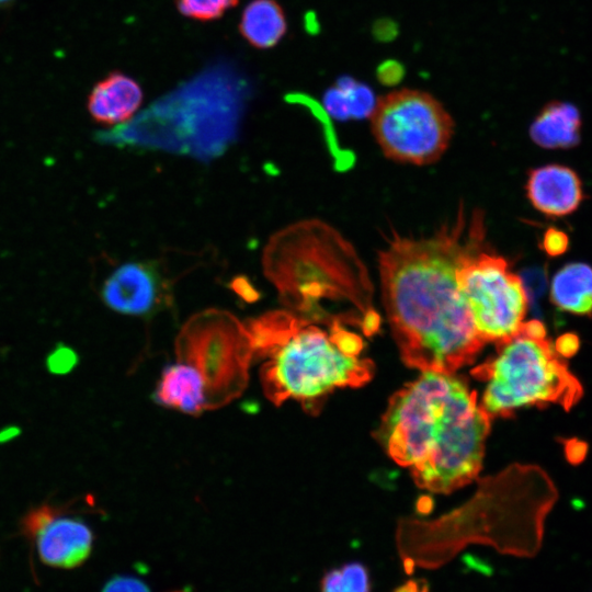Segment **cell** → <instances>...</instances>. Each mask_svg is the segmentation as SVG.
Returning <instances> with one entry per match:
<instances>
[{
  "mask_svg": "<svg viewBox=\"0 0 592 592\" xmlns=\"http://www.w3.org/2000/svg\"><path fill=\"white\" fill-rule=\"evenodd\" d=\"M482 210L460 205L430 236L394 232L378 252L382 299L406 365L454 373L485 345L457 286V270L487 247Z\"/></svg>",
  "mask_w": 592,
  "mask_h": 592,
  "instance_id": "6da1fadb",
  "label": "cell"
},
{
  "mask_svg": "<svg viewBox=\"0 0 592 592\" xmlns=\"http://www.w3.org/2000/svg\"><path fill=\"white\" fill-rule=\"evenodd\" d=\"M490 423L463 378L426 371L390 397L378 440L420 488L449 493L477 478Z\"/></svg>",
  "mask_w": 592,
  "mask_h": 592,
  "instance_id": "7a4b0ae2",
  "label": "cell"
},
{
  "mask_svg": "<svg viewBox=\"0 0 592 592\" xmlns=\"http://www.w3.org/2000/svg\"><path fill=\"white\" fill-rule=\"evenodd\" d=\"M262 264L291 311L320 323L343 320L331 311L333 306L365 334L362 321L342 306L364 321L368 335L379 328L367 270L353 246L328 224L308 219L278 230L263 250Z\"/></svg>",
  "mask_w": 592,
  "mask_h": 592,
  "instance_id": "3957f363",
  "label": "cell"
},
{
  "mask_svg": "<svg viewBox=\"0 0 592 592\" xmlns=\"http://www.w3.org/2000/svg\"><path fill=\"white\" fill-rule=\"evenodd\" d=\"M244 328L252 351L265 358L261 382L273 403L293 399L316 411L337 388L363 386L374 375L362 335L343 320L327 325L274 310Z\"/></svg>",
  "mask_w": 592,
  "mask_h": 592,
  "instance_id": "277c9868",
  "label": "cell"
},
{
  "mask_svg": "<svg viewBox=\"0 0 592 592\" xmlns=\"http://www.w3.org/2000/svg\"><path fill=\"white\" fill-rule=\"evenodd\" d=\"M244 96V87L234 78L203 75L98 138L209 161L237 138Z\"/></svg>",
  "mask_w": 592,
  "mask_h": 592,
  "instance_id": "5b68a950",
  "label": "cell"
},
{
  "mask_svg": "<svg viewBox=\"0 0 592 592\" xmlns=\"http://www.w3.org/2000/svg\"><path fill=\"white\" fill-rule=\"evenodd\" d=\"M496 343V353L471 371L486 384L480 405L491 419L532 406L559 405L569 411L580 401L582 385L546 339L542 321H524L515 334Z\"/></svg>",
  "mask_w": 592,
  "mask_h": 592,
  "instance_id": "8992f818",
  "label": "cell"
},
{
  "mask_svg": "<svg viewBox=\"0 0 592 592\" xmlns=\"http://www.w3.org/2000/svg\"><path fill=\"white\" fill-rule=\"evenodd\" d=\"M369 119L383 153L402 163L425 166L437 161L454 134V121L444 105L417 89H399L380 96Z\"/></svg>",
  "mask_w": 592,
  "mask_h": 592,
  "instance_id": "52a82bcc",
  "label": "cell"
},
{
  "mask_svg": "<svg viewBox=\"0 0 592 592\" xmlns=\"http://www.w3.org/2000/svg\"><path fill=\"white\" fill-rule=\"evenodd\" d=\"M457 286L474 327L483 341L498 342L515 334L524 322L528 297L521 277L508 261L481 248L457 270Z\"/></svg>",
  "mask_w": 592,
  "mask_h": 592,
  "instance_id": "ba28073f",
  "label": "cell"
},
{
  "mask_svg": "<svg viewBox=\"0 0 592 592\" xmlns=\"http://www.w3.org/2000/svg\"><path fill=\"white\" fill-rule=\"evenodd\" d=\"M62 512L60 508L53 506L32 543H35L43 563L68 570L81 566L90 557L93 533L84 521Z\"/></svg>",
  "mask_w": 592,
  "mask_h": 592,
  "instance_id": "9c48e42d",
  "label": "cell"
},
{
  "mask_svg": "<svg viewBox=\"0 0 592 592\" xmlns=\"http://www.w3.org/2000/svg\"><path fill=\"white\" fill-rule=\"evenodd\" d=\"M166 287L157 273L144 263H125L104 282L102 298L113 310L130 316H149L167 301Z\"/></svg>",
  "mask_w": 592,
  "mask_h": 592,
  "instance_id": "30bf717a",
  "label": "cell"
},
{
  "mask_svg": "<svg viewBox=\"0 0 592 592\" xmlns=\"http://www.w3.org/2000/svg\"><path fill=\"white\" fill-rule=\"evenodd\" d=\"M525 190L531 204L550 217L573 213L584 198L578 174L560 164H547L531 170Z\"/></svg>",
  "mask_w": 592,
  "mask_h": 592,
  "instance_id": "8fae6325",
  "label": "cell"
},
{
  "mask_svg": "<svg viewBox=\"0 0 592 592\" xmlns=\"http://www.w3.org/2000/svg\"><path fill=\"white\" fill-rule=\"evenodd\" d=\"M143 101L140 86L129 76L113 71L100 80L88 96V111L99 123L122 124L134 115Z\"/></svg>",
  "mask_w": 592,
  "mask_h": 592,
  "instance_id": "7c38bea8",
  "label": "cell"
},
{
  "mask_svg": "<svg viewBox=\"0 0 592 592\" xmlns=\"http://www.w3.org/2000/svg\"><path fill=\"white\" fill-rule=\"evenodd\" d=\"M206 377L193 364L179 362L167 366L153 398L159 405L197 414L209 406Z\"/></svg>",
  "mask_w": 592,
  "mask_h": 592,
  "instance_id": "4fadbf2b",
  "label": "cell"
},
{
  "mask_svg": "<svg viewBox=\"0 0 592 592\" xmlns=\"http://www.w3.org/2000/svg\"><path fill=\"white\" fill-rule=\"evenodd\" d=\"M581 117L578 109L567 102L546 104L530 128L534 143L547 149H566L580 140Z\"/></svg>",
  "mask_w": 592,
  "mask_h": 592,
  "instance_id": "5bb4252c",
  "label": "cell"
},
{
  "mask_svg": "<svg viewBox=\"0 0 592 592\" xmlns=\"http://www.w3.org/2000/svg\"><path fill=\"white\" fill-rule=\"evenodd\" d=\"M551 303L561 311L576 316H592V267L585 263H569L553 277Z\"/></svg>",
  "mask_w": 592,
  "mask_h": 592,
  "instance_id": "9a60e30c",
  "label": "cell"
},
{
  "mask_svg": "<svg viewBox=\"0 0 592 592\" xmlns=\"http://www.w3.org/2000/svg\"><path fill=\"white\" fill-rule=\"evenodd\" d=\"M286 29L285 13L276 0H252L243 9L239 22L242 37L259 49L275 46Z\"/></svg>",
  "mask_w": 592,
  "mask_h": 592,
  "instance_id": "2e32d148",
  "label": "cell"
},
{
  "mask_svg": "<svg viewBox=\"0 0 592 592\" xmlns=\"http://www.w3.org/2000/svg\"><path fill=\"white\" fill-rule=\"evenodd\" d=\"M372 579L368 568L360 561H351L328 570L319 592H371Z\"/></svg>",
  "mask_w": 592,
  "mask_h": 592,
  "instance_id": "e0dca14e",
  "label": "cell"
},
{
  "mask_svg": "<svg viewBox=\"0 0 592 592\" xmlns=\"http://www.w3.org/2000/svg\"><path fill=\"white\" fill-rule=\"evenodd\" d=\"M237 3L238 0H175V5L183 15L200 21L219 19Z\"/></svg>",
  "mask_w": 592,
  "mask_h": 592,
  "instance_id": "ac0fdd59",
  "label": "cell"
},
{
  "mask_svg": "<svg viewBox=\"0 0 592 592\" xmlns=\"http://www.w3.org/2000/svg\"><path fill=\"white\" fill-rule=\"evenodd\" d=\"M77 362V354L69 348L60 345L48 356L47 366L52 373L65 374L71 371Z\"/></svg>",
  "mask_w": 592,
  "mask_h": 592,
  "instance_id": "d6986e66",
  "label": "cell"
},
{
  "mask_svg": "<svg viewBox=\"0 0 592 592\" xmlns=\"http://www.w3.org/2000/svg\"><path fill=\"white\" fill-rule=\"evenodd\" d=\"M569 247L568 235L555 227L548 228L542 241V248L549 257H559L563 254Z\"/></svg>",
  "mask_w": 592,
  "mask_h": 592,
  "instance_id": "ffe728a7",
  "label": "cell"
},
{
  "mask_svg": "<svg viewBox=\"0 0 592 592\" xmlns=\"http://www.w3.org/2000/svg\"><path fill=\"white\" fill-rule=\"evenodd\" d=\"M101 592H150V590L144 581L123 574L110 579Z\"/></svg>",
  "mask_w": 592,
  "mask_h": 592,
  "instance_id": "44dd1931",
  "label": "cell"
},
{
  "mask_svg": "<svg viewBox=\"0 0 592 592\" xmlns=\"http://www.w3.org/2000/svg\"><path fill=\"white\" fill-rule=\"evenodd\" d=\"M554 345L560 356L569 357L578 351L580 342L574 333H565L557 339Z\"/></svg>",
  "mask_w": 592,
  "mask_h": 592,
  "instance_id": "7402d4cb",
  "label": "cell"
},
{
  "mask_svg": "<svg viewBox=\"0 0 592 592\" xmlns=\"http://www.w3.org/2000/svg\"><path fill=\"white\" fill-rule=\"evenodd\" d=\"M394 592H429V584L421 579L410 580L398 587Z\"/></svg>",
  "mask_w": 592,
  "mask_h": 592,
  "instance_id": "603a6c76",
  "label": "cell"
},
{
  "mask_svg": "<svg viewBox=\"0 0 592 592\" xmlns=\"http://www.w3.org/2000/svg\"><path fill=\"white\" fill-rule=\"evenodd\" d=\"M234 288L238 293H243L246 297H248V296L253 297L254 296L253 288L249 285V283L244 278L236 280Z\"/></svg>",
  "mask_w": 592,
  "mask_h": 592,
  "instance_id": "cb8c5ba5",
  "label": "cell"
},
{
  "mask_svg": "<svg viewBox=\"0 0 592 592\" xmlns=\"http://www.w3.org/2000/svg\"><path fill=\"white\" fill-rule=\"evenodd\" d=\"M19 433L18 428H7L0 431V443L7 442L13 437H15Z\"/></svg>",
  "mask_w": 592,
  "mask_h": 592,
  "instance_id": "d4e9b609",
  "label": "cell"
},
{
  "mask_svg": "<svg viewBox=\"0 0 592 592\" xmlns=\"http://www.w3.org/2000/svg\"><path fill=\"white\" fill-rule=\"evenodd\" d=\"M14 0H0V7H8L11 4Z\"/></svg>",
  "mask_w": 592,
  "mask_h": 592,
  "instance_id": "484cf974",
  "label": "cell"
},
{
  "mask_svg": "<svg viewBox=\"0 0 592 592\" xmlns=\"http://www.w3.org/2000/svg\"><path fill=\"white\" fill-rule=\"evenodd\" d=\"M172 592H187L185 590H177V591H172Z\"/></svg>",
  "mask_w": 592,
  "mask_h": 592,
  "instance_id": "4316f807",
  "label": "cell"
}]
</instances>
